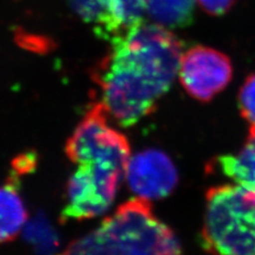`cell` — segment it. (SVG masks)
Here are the masks:
<instances>
[{"label":"cell","mask_w":255,"mask_h":255,"mask_svg":"<svg viewBox=\"0 0 255 255\" xmlns=\"http://www.w3.org/2000/svg\"><path fill=\"white\" fill-rule=\"evenodd\" d=\"M202 242L214 253L255 254V188L235 183L209 190Z\"/></svg>","instance_id":"cell-3"},{"label":"cell","mask_w":255,"mask_h":255,"mask_svg":"<svg viewBox=\"0 0 255 255\" xmlns=\"http://www.w3.org/2000/svg\"><path fill=\"white\" fill-rule=\"evenodd\" d=\"M147 11L157 23L167 28L187 25L194 0H146Z\"/></svg>","instance_id":"cell-11"},{"label":"cell","mask_w":255,"mask_h":255,"mask_svg":"<svg viewBox=\"0 0 255 255\" xmlns=\"http://www.w3.org/2000/svg\"><path fill=\"white\" fill-rule=\"evenodd\" d=\"M97 73L98 105L107 116L131 127L152 111L179 75L183 46L159 23L140 22L110 42Z\"/></svg>","instance_id":"cell-1"},{"label":"cell","mask_w":255,"mask_h":255,"mask_svg":"<svg viewBox=\"0 0 255 255\" xmlns=\"http://www.w3.org/2000/svg\"><path fill=\"white\" fill-rule=\"evenodd\" d=\"M180 251L172 231L154 216L149 200L138 197L119 206L68 250L85 254H178Z\"/></svg>","instance_id":"cell-2"},{"label":"cell","mask_w":255,"mask_h":255,"mask_svg":"<svg viewBox=\"0 0 255 255\" xmlns=\"http://www.w3.org/2000/svg\"><path fill=\"white\" fill-rule=\"evenodd\" d=\"M80 18L96 34L111 42L142 22L146 0H67Z\"/></svg>","instance_id":"cell-7"},{"label":"cell","mask_w":255,"mask_h":255,"mask_svg":"<svg viewBox=\"0 0 255 255\" xmlns=\"http://www.w3.org/2000/svg\"><path fill=\"white\" fill-rule=\"evenodd\" d=\"M122 180L91 166L76 165L68 180L63 218L81 221L105 214L113 204Z\"/></svg>","instance_id":"cell-5"},{"label":"cell","mask_w":255,"mask_h":255,"mask_svg":"<svg viewBox=\"0 0 255 255\" xmlns=\"http://www.w3.org/2000/svg\"><path fill=\"white\" fill-rule=\"evenodd\" d=\"M236 0H197L202 9L211 15H220L227 12Z\"/></svg>","instance_id":"cell-13"},{"label":"cell","mask_w":255,"mask_h":255,"mask_svg":"<svg viewBox=\"0 0 255 255\" xmlns=\"http://www.w3.org/2000/svg\"><path fill=\"white\" fill-rule=\"evenodd\" d=\"M218 164L236 184L255 188V132L250 131L248 142L238 153L219 157Z\"/></svg>","instance_id":"cell-10"},{"label":"cell","mask_w":255,"mask_h":255,"mask_svg":"<svg viewBox=\"0 0 255 255\" xmlns=\"http://www.w3.org/2000/svg\"><path fill=\"white\" fill-rule=\"evenodd\" d=\"M69 159L75 165L124 178L130 161L129 141L115 128L99 105L91 110L71 134L66 146Z\"/></svg>","instance_id":"cell-4"},{"label":"cell","mask_w":255,"mask_h":255,"mask_svg":"<svg viewBox=\"0 0 255 255\" xmlns=\"http://www.w3.org/2000/svg\"><path fill=\"white\" fill-rule=\"evenodd\" d=\"M27 210L12 183L0 186V244L9 242L23 229Z\"/></svg>","instance_id":"cell-9"},{"label":"cell","mask_w":255,"mask_h":255,"mask_svg":"<svg viewBox=\"0 0 255 255\" xmlns=\"http://www.w3.org/2000/svg\"><path fill=\"white\" fill-rule=\"evenodd\" d=\"M126 175L133 193L146 200L168 196L178 183L177 169L171 159L154 149L130 157Z\"/></svg>","instance_id":"cell-8"},{"label":"cell","mask_w":255,"mask_h":255,"mask_svg":"<svg viewBox=\"0 0 255 255\" xmlns=\"http://www.w3.org/2000/svg\"><path fill=\"white\" fill-rule=\"evenodd\" d=\"M239 107L251 126L250 131L255 132V75L246 80L239 92Z\"/></svg>","instance_id":"cell-12"},{"label":"cell","mask_w":255,"mask_h":255,"mask_svg":"<svg viewBox=\"0 0 255 255\" xmlns=\"http://www.w3.org/2000/svg\"><path fill=\"white\" fill-rule=\"evenodd\" d=\"M179 77L189 95L200 101H209L229 84L232 65L223 53L197 46L183 53Z\"/></svg>","instance_id":"cell-6"}]
</instances>
